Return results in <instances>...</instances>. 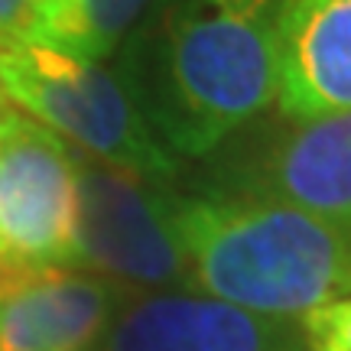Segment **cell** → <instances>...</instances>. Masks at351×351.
Listing matches in <instances>:
<instances>
[{
	"mask_svg": "<svg viewBox=\"0 0 351 351\" xmlns=\"http://www.w3.org/2000/svg\"><path fill=\"white\" fill-rule=\"evenodd\" d=\"M289 0H150L117 78L173 153L208 156L276 104Z\"/></svg>",
	"mask_w": 351,
	"mask_h": 351,
	"instance_id": "obj_1",
	"label": "cell"
},
{
	"mask_svg": "<svg viewBox=\"0 0 351 351\" xmlns=\"http://www.w3.org/2000/svg\"><path fill=\"white\" fill-rule=\"evenodd\" d=\"M189 289L302 322L351 296V228L244 195H176Z\"/></svg>",
	"mask_w": 351,
	"mask_h": 351,
	"instance_id": "obj_2",
	"label": "cell"
},
{
	"mask_svg": "<svg viewBox=\"0 0 351 351\" xmlns=\"http://www.w3.org/2000/svg\"><path fill=\"white\" fill-rule=\"evenodd\" d=\"M0 91L26 117L72 140L88 160L143 182L173 179L179 169L176 153L153 134L124 82L101 62L36 43L0 46Z\"/></svg>",
	"mask_w": 351,
	"mask_h": 351,
	"instance_id": "obj_3",
	"label": "cell"
},
{
	"mask_svg": "<svg viewBox=\"0 0 351 351\" xmlns=\"http://www.w3.org/2000/svg\"><path fill=\"white\" fill-rule=\"evenodd\" d=\"M78 270V153L0 108V270Z\"/></svg>",
	"mask_w": 351,
	"mask_h": 351,
	"instance_id": "obj_4",
	"label": "cell"
},
{
	"mask_svg": "<svg viewBox=\"0 0 351 351\" xmlns=\"http://www.w3.org/2000/svg\"><path fill=\"white\" fill-rule=\"evenodd\" d=\"M137 287L189 289V263L176 231V195L78 156V270Z\"/></svg>",
	"mask_w": 351,
	"mask_h": 351,
	"instance_id": "obj_5",
	"label": "cell"
},
{
	"mask_svg": "<svg viewBox=\"0 0 351 351\" xmlns=\"http://www.w3.org/2000/svg\"><path fill=\"white\" fill-rule=\"evenodd\" d=\"M215 195H244L351 228V111L289 121Z\"/></svg>",
	"mask_w": 351,
	"mask_h": 351,
	"instance_id": "obj_6",
	"label": "cell"
},
{
	"mask_svg": "<svg viewBox=\"0 0 351 351\" xmlns=\"http://www.w3.org/2000/svg\"><path fill=\"white\" fill-rule=\"evenodd\" d=\"M98 351H309L300 322L270 319L195 289L124 300Z\"/></svg>",
	"mask_w": 351,
	"mask_h": 351,
	"instance_id": "obj_7",
	"label": "cell"
},
{
	"mask_svg": "<svg viewBox=\"0 0 351 351\" xmlns=\"http://www.w3.org/2000/svg\"><path fill=\"white\" fill-rule=\"evenodd\" d=\"M121 289L72 267L0 270V351H88L111 326Z\"/></svg>",
	"mask_w": 351,
	"mask_h": 351,
	"instance_id": "obj_8",
	"label": "cell"
},
{
	"mask_svg": "<svg viewBox=\"0 0 351 351\" xmlns=\"http://www.w3.org/2000/svg\"><path fill=\"white\" fill-rule=\"evenodd\" d=\"M276 75V104L287 121L351 111V0H289Z\"/></svg>",
	"mask_w": 351,
	"mask_h": 351,
	"instance_id": "obj_9",
	"label": "cell"
},
{
	"mask_svg": "<svg viewBox=\"0 0 351 351\" xmlns=\"http://www.w3.org/2000/svg\"><path fill=\"white\" fill-rule=\"evenodd\" d=\"M147 7L150 0H43L26 43L101 62L124 43Z\"/></svg>",
	"mask_w": 351,
	"mask_h": 351,
	"instance_id": "obj_10",
	"label": "cell"
},
{
	"mask_svg": "<svg viewBox=\"0 0 351 351\" xmlns=\"http://www.w3.org/2000/svg\"><path fill=\"white\" fill-rule=\"evenodd\" d=\"M300 326L309 351H351V296L309 313Z\"/></svg>",
	"mask_w": 351,
	"mask_h": 351,
	"instance_id": "obj_11",
	"label": "cell"
},
{
	"mask_svg": "<svg viewBox=\"0 0 351 351\" xmlns=\"http://www.w3.org/2000/svg\"><path fill=\"white\" fill-rule=\"evenodd\" d=\"M43 0H0V46L26 43Z\"/></svg>",
	"mask_w": 351,
	"mask_h": 351,
	"instance_id": "obj_12",
	"label": "cell"
},
{
	"mask_svg": "<svg viewBox=\"0 0 351 351\" xmlns=\"http://www.w3.org/2000/svg\"><path fill=\"white\" fill-rule=\"evenodd\" d=\"M3 101H7V98H3V91H0V108H3Z\"/></svg>",
	"mask_w": 351,
	"mask_h": 351,
	"instance_id": "obj_13",
	"label": "cell"
}]
</instances>
